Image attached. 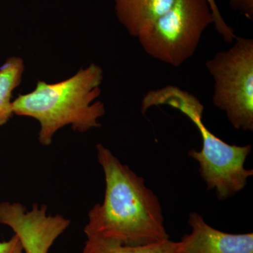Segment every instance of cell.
<instances>
[{
  "label": "cell",
  "mask_w": 253,
  "mask_h": 253,
  "mask_svg": "<svg viewBox=\"0 0 253 253\" xmlns=\"http://www.w3.org/2000/svg\"><path fill=\"white\" fill-rule=\"evenodd\" d=\"M106 190L101 204L89 211L84 232L87 239L142 246L169 239L157 196L104 145H96Z\"/></svg>",
  "instance_id": "6da1fadb"
},
{
  "label": "cell",
  "mask_w": 253,
  "mask_h": 253,
  "mask_svg": "<svg viewBox=\"0 0 253 253\" xmlns=\"http://www.w3.org/2000/svg\"><path fill=\"white\" fill-rule=\"evenodd\" d=\"M103 80L102 68L92 63L64 81H38L33 91L13 101V112L36 120L40 125L38 140L49 146L55 134L64 126L86 132L101 126L99 119L106 109L104 103L96 99Z\"/></svg>",
  "instance_id": "7a4b0ae2"
},
{
  "label": "cell",
  "mask_w": 253,
  "mask_h": 253,
  "mask_svg": "<svg viewBox=\"0 0 253 253\" xmlns=\"http://www.w3.org/2000/svg\"><path fill=\"white\" fill-rule=\"evenodd\" d=\"M214 19L207 0H175L167 12L138 37L146 54L179 67L192 57Z\"/></svg>",
  "instance_id": "3957f363"
},
{
  "label": "cell",
  "mask_w": 253,
  "mask_h": 253,
  "mask_svg": "<svg viewBox=\"0 0 253 253\" xmlns=\"http://www.w3.org/2000/svg\"><path fill=\"white\" fill-rule=\"evenodd\" d=\"M206 63L214 80L213 104L236 129L253 131V40L237 36Z\"/></svg>",
  "instance_id": "277c9868"
},
{
  "label": "cell",
  "mask_w": 253,
  "mask_h": 253,
  "mask_svg": "<svg viewBox=\"0 0 253 253\" xmlns=\"http://www.w3.org/2000/svg\"><path fill=\"white\" fill-rule=\"evenodd\" d=\"M204 111V105L199 101L190 103L182 110L199 129L203 141L201 151L191 149L188 155L199 163L208 189L215 190L219 199H228L244 189L253 175V169L244 166L252 147L227 144L212 134L203 122Z\"/></svg>",
  "instance_id": "5b68a950"
},
{
  "label": "cell",
  "mask_w": 253,
  "mask_h": 253,
  "mask_svg": "<svg viewBox=\"0 0 253 253\" xmlns=\"http://www.w3.org/2000/svg\"><path fill=\"white\" fill-rule=\"evenodd\" d=\"M0 224L12 229L23 253H49L56 239L69 227L71 221L61 214L47 213L45 205L33 204L31 211L20 203H0Z\"/></svg>",
  "instance_id": "8992f818"
},
{
  "label": "cell",
  "mask_w": 253,
  "mask_h": 253,
  "mask_svg": "<svg viewBox=\"0 0 253 253\" xmlns=\"http://www.w3.org/2000/svg\"><path fill=\"white\" fill-rule=\"evenodd\" d=\"M191 232L179 241L183 253H253V234H228L214 229L201 214L192 212Z\"/></svg>",
  "instance_id": "52a82bcc"
},
{
  "label": "cell",
  "mask_w": 253,
  "mask_h": 253,
  "mask_svg": "<svg viewBox=\"0 0 253 253\" xmlns=\"http://www.w3.org/2000/svg\"><path fill=\"white\" fill-rule=\"evenodd\" d=\"M119 22L138 38L174 4L175 0H113Z\"/></svg>",
  "instance_id": "ba28073f"
},
{
  "label": "cell",
  "mask_w": 253,
  "mask_h": 253,
  "mask_svg": "<svg viewBox=\"0 0 253 253\" xmlns=\"http://www.w3.org/2000/svg\"><path fill=\"white\" fill-rule=\"evenodd\" d=\"M24 61L18 56H11L0 67V126L6 124L14 112L13 92L22 81Z\"/></svg>",
  "instance_id": "9c48e42d"
},
{
  "label": "cell",
  "mask_w": 253,
  "mask_h": 253,
  "mask_svg": "<svg viewBox=\"0 0 253 253\" xmlns=\"http://www.w3.org/2000/svg\"><path fill=\"white\" fill-rule=\"evenodd\" d=\"M82 253H183L179 243L168 239L142 246H126L101 239H87Z\"/></svg>",
  "instance_id": "30bf717a"
},
{
  "label": "cell",
  "mask_w": 253,
  "mask_h": 253,
  "mask_svg": "<svg viewBox=\"0 0 253 253\" xmlns=\"http://www.w3.org/2000/svg\"><path fill=\"white\" fill-rule=\"evenodd\" d=\"M207 1L214 16V25L216 31L222 37L223 40L226 42H233L237 37L234 30L224 21L215 0H207Z\"/></svg>",
  "instance_id": "8fae6325"
},
{
  "label": "cell",
  "mask_w": 253,
  "mask_h": 253,
  "mask_svg": "<svg viewBox=\"0 0 253 253\" xmlns=\"http://www.w3.org/2000/svg\"><path fill=\"white\" fill-rule=\"evenodd\" d=\"M233 9L239 11L246 18L253 20V0H230Z\"/></svg>",
  "instance_id": "7c38bea8"
},
{
  "label": "cell",
  "mask_w": 253,
  "mask_h": 253,
  "mask_svg": "<svg viewBox=\"0 0 253 253\" xmlns=\"http://www.w3.org/2000/svg\"><path fill=\"white\" fill-rule=\"evenodd\" d=\"M0 253H23L19 239L14 235L9 241L0 242Z\"/></svg>",
  "instance_id": "4fadbf2b"
}]
</instances>
